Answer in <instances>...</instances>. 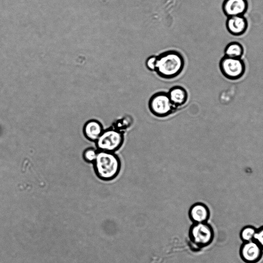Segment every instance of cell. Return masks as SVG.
<instances>
[{"label": "cell", "mask_w": 263, "mask_h": 263, "mask_svg": "<svg viewBox=\"0 0 263 263\" xmlns=\"http://www.w3.org/2000/svg\"><path fill=\"white\" fill-rule=\"evenodd\" d=\"M93 165L97 176L106 181L115 179L121 169L119 157L112 152L98 151Z\"/></svg>", "instance_id": "1"}, {"label": "cell", "mask_w": 263, "mask_h": 263, "mask_svg": "<svg viewBox=\"0 0 263 263\" xmlns=\"http://www.w3.org/2000/svg\"><path fill=\"white\" fill-rule=\"evenodd\" d=\"M184 67V60L177 51L170 50L157 57L155 70L160 77L170 79L178 76Z\"/></svg>", "instance_id": "2"}, {"label": "cell", "mask_w": 263, "mask_h": 263, "mask_svg": "<svg viewBox=\"0 0 263 263\" xmlns=\"http://www.w3.org/2000/svg\"><path fill=\"white\" fill-rule=\"evenodd\" d=\"M189 237L192 250L197 251L211 244L214 238V231L207 222L194 223L190 229Z\"/></svg>", "instance_id": "3"}, {"label": "cell", "mask_w": 263, "mask_h": 263, "mask_svg": "<svg viewBox=\"0 0 263 263\" xmlns=\"http://www.w3.org/2000/svg\"><path fill=\"white\" fill-rule=\"evenodd\" d=\"M124 141V132L112 126L103 130L96 144L98 151L115 153L122 147Z\"/></svg>", "instance_id": "4"}, {"label": "cell", "mask_w": 263, "mask_h": 263, "mask_svg": "<svg viewBox=\"0 0 263 263\" xmlns=\"http://www.w3.org/2000/svg\"><path fill=\"white\" fill-rule=\"evenodd\" d=\"M148 108L153 115L159 118L167 117L177 109L172 104L168 93L165 92L154 94L148 101Z\"/></svg>", "instance_id": "5"}, {"label": "cell", "mask_w": 263, "mask_h": 263, "mask_svg": "<svg viewBox=\"0 0 263 263\" xmlns=\"http://www.w3.org/2000/svg\"><path fill=\"white\" fill-rule=\"evenodd\" d=\"M222 74L227 79L235 80L242 77L246 70L244 62L241 58H234L224 55L219 62Z\"/></svg>", "instance_id": "6"}, {"label": "cell", "mask_w": 263, "mask_h": 263, "mask_svg": "<svg viewBox=\"0 0 263 263\" xmlns=\"http://www.w3.org/2000/svg\"><path fill=\"white\" fill-rule=\"evenodd\" d=\"M239 256L245 263H258L263 256V249L254 240L242 242L239 248Z\"/></svg>", "instance_id": "7"}, {"label": "cell", "mask_w": 263, "mask_h": 263, "mask_svg": "<svg viewBox=\"0 0 263 263\" xmlns=\"http://www.w3.org/2000/svg\"><path fill=\"white\" fill-rule=\"evenodd\" d=\"M226 27L231 34L241 35L247 31L248 22L243 15L229 16L226 21Z\"/></svg>", "instance_id": "8"}, {"label": "cell", "mask_w": 263, "mask_h": 263, "mask_svg": "<svg viewBox=\"0 0 263 263\" xmlns=\"http://www.w3.org/2000/svg\"><path fill=\"white\" fill-rule=\"evenodd\" d=\"M248 7L247 0H225L222 4V10L228 17L243 15Z\"/></svg>", "instance_id": "9"}, {"label": "cell", "mask_w": 263, "mask_h": 263, "mask_svg": "<svg viewBox=\"0 0 263 263\" xmlns=\"http://www.w3.org/2000/svg\"><path fill=\"white\" fill-rule=\"evenodd\" d=\"M189 216L194 223L206 222L209 219L210 212L205 204L197 202L190 207Z\"/></svg>", "instance_id": "10"}, {"label": "cell", "mask_w": 263, "mask_h": 263, "mask_svg": "<svg viewBox=\"0 0 263 263\" xmlns=\"http://www.w3.org/2000/svg\"><path fill=\"white\" fill-rule=\"evenodd\" d=\"M167 93L172 104L177 109L184 105L187 102V92L181 86H176L171 88Z\"/></svg>", "instance_id": "11"}, {"label": "cell", "mask_w": 263, "mask_h": 263, "mask_svg": "<svg viewBox=\"0 0 263 263\" xmlns=\"http://www.w3.org/2000/svg\"><path fill=\"white\" fill-rule=\"evenodd\" d=\"M102 124L96 120H91L87 122L83 128L86 138L90 141H96L103 131Z\"/></svg>", "instance_id": "12"}, {"label": "cell", "mask_w": 263, "mask_h": 263, "mask_svg": "<svg viewBox=\"0 0 263 263\" xmlns=\"http://www.w3.org/2000/svg\"><path fill=\"white\" fill-rule=\"evenodd\" d=\"M243 51L242 45L237 42L229 43L225 47L224 51V55L234 58H241Z\"/></svg>", "instance_id": "13"}, {"label": "cell", "mask_w": 263, "mask_h": 263, "mask_svg": "<svg viewBox=\"0 0 263 263\" xmlns=\"http://www.w3.org/2000/svg\"><path fill=\"white\" fill-rule=\"evenodd\" d=\"M257 228L251 225L243 227L239 233V237L242 242L254 240Z\"/></svg>", "instance_id": "14"}, {"label": "cell", "mask_w": 263, "mask_h": 263, "mask_svg": "<svg viewBox=\"0 0 263 263\" xmlns=\"http://www.w3.org/2000/svg\"><path fill=\"white\" fill-rule=\"evenodd\" d=\"M98 151L93 148L86 149L83 153L84 160L87 162L93 163L96 159Z\"/></svg>", "instance_id": "15"}, {"label": "cell", "mask_w": 263, "mask_h": 263, "mask_svg": "<svg viewBox=\"0 0 263 263\" xmlns=\"http://www.w3.org/2000/svg\"><path fill=\"white\" fill-rule=\"evenodd\" d=\"M254 240L263 249V226L256 229Z\"/></svg>", "instance_id": "16"}, {"label": "cell", "mask_w": 263, "mask_h": 263, "mask_svg": "<svg viewBox=\"0 0 263 263\" xmlns=\"http://www.w3.org/2000/svg\"><path fill=\"white\" fill-rule=\"evenodd\" d=\"M157 63V57L152 55L148 57L145 62V65L148 69L151 71L155 70Z\"/></svg>", "instance_id": "17"}]
</instances>
